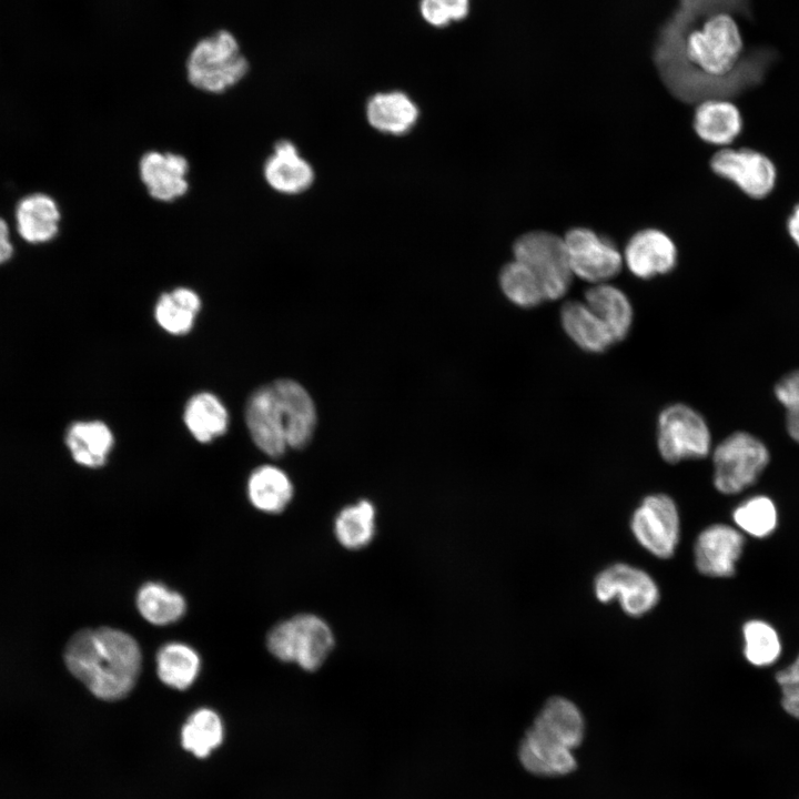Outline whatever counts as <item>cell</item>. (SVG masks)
Here are the masks:
<instances>
[{"label": "cell", "instance_id": "cell-1", "mask_svg": "<svg viewBox=\"0 0 799 799\" xmlns=\"http://www.w3.org/2000/svg\"><path fill=\"white\" fill-rule=\"evenodd\" d=\"M141 658L136 640L110 627L79 630L64 649L69 671L103 700L121 699L132 690Z\"/></svg>", "mask_w": 799, "mask_h": 799}, {"label": "cell", "instance_id": "cell-2", "mask_svg": "<svg viewBox=\"0 0 799 799\" xmlns=\"http://www.w3.org/2000/svg\"><path fill=\"white\" fill-rule=\"evenodd\" d=\"M245 422L254 444L271 457L287 448H303L316 427V408L296 381L282 378L255 390L245 406Z\"/></svg>", "mask_w": 799, "mask_h": 799}, {"label": "cell", "instance_id": "cell-3", "mask_svg": "<svg viewBox=\"0 0 799 799\" xmlns=\"http://www.w3.org/2000/svg\"><path fill=\"white\" fill-rule=\"evenodd\" d=\"M266 645L277 659L315 671L327 659L335 640L324 619L300 614L275 625L267 634Z\"/></svg>", "mask_w": 799, "mask_h": 799}, {"label": "cell", "instance_id": "cell-4", "mask_svg": "<svg viewBox=\"0 0 799 799\" xmlns=\"http://www.w3.org/2000/svg\"><path fill=\"white\" fill-rule=\"evenodd\" d=\"M193 87L210 93H222L246 74L249 63L241 54L234 36L225 30L196 43L186 63Z\"/></svg>", "mask_w": 799, "mask_h": 799}, {"label": "cell", "instance_id": "cell-5", "mask_svg": "<svg viewBox=\"0 0 799 799\" xmlns=\"http://www.w3.org/2000/svg\"><path fill=\"white\" fill-rule=\"evenodd\" d=\"M513 254L537 275L546 300H558L567 293L574 274L563 236L540 230L526 232L514 242Z\"/></svg>", "mask_w": 799, "mask_h": 799}, {"label": "cell", "instance_id": "cell-6", "mask_svg": "<svg viewBox=\"0 0 799 799\" xmlns=\"http://www.w3.org/2000/svg\"><path fill=\"white\" fill-rule=\"evenodd\" d=\"M711 436L705 418L692 407L671 404L665 407L657 424V446L670 464L700 459L709 454Z\"/></svg>", "mask_w": 799, "mask_h": 799}, {"label": "cell", "instance_id": "cell-7", "mask_svg": "<svg viewBox=\"0 0 799 799\" xmlns=\"http://www.w3.org/2000/svg\"><path fill=\"white\" fill-rule=\"evenodd\" d=\"M714 484L722 494H736L752 485L769 462V453L757 437L737 432L714 451Z\"/></svg>", "mask_w": 799, "mask_h": 799}, {"label": "cell", "instance_id": "cell-8", "mask_svg": "<svg viewBox=\"0 0 799 799\" xmlns=\"http://www.w3.org/2000/svg\"><path fill=\"white\" fill-rule=\"evenodd\" d=\"M563 237L574 276L598 284L620 272L623 253L610 239L585 226L572 227Z\"/></svg>", "mask_w": 799, "mask_h": 799}, {"label": "cell", "instance_id": "cell-9", "mask_svg": "<svg viewBox=\"0 0 799 799\" xmlns=\"http://www.w3.org/2000/svg\"><path fill=\"white\" fill-rule=\"evenodd\" d=\"M630 528L646 550L663 559L671 557L680 532L675 502L665 494L646 496L631 516Z\"/></svg>", "mask_w": 799, "mask_h": 799}, {"label": "cell", "instance_id": "cell-10", "mask_svg": "<svg viewBox=\"0 0 799 799\" xmlns=\"http://www.w3.org/2000/svg\"><path fill=\"white\" fill-rule=\"evenodd\" d=\"M711 171L735 184L747 196H768L777 181L775 163L762 152L750 148H722L710 159Z\"/></svg>", "mask_w": 799, "mask_h": 799}, {"label": "cell", "instance_id": "cell-11", "mask_svg": "<svg viewBox=\"0 0 799 799\" xmlns=\"http://www.w3.org/2000/svg\"><path fill=\"white\" fill-rule=\"evenodd\" d=\"M595 595L601 603L617 598L623 610L639 617L656 606L659 591L655 580L643 569L617 563L595 578Z\"/></svg>", "mask_w": 799, "mask_h": 799}, {"label": "cell", "instance_id": "cell-12", "mask_svg": "<svg viewBox=\"0 0 799 799\" xmlns=\"http://www.w3.org/2000/svg\"><path fill=\"white\" fill-rule=\"evenodd\" d=\"M623 259L636 277L650 280L670 273L677 265L678 252L675 242L666 232L647 227L630 236Z\"/></svg>", "mask_w": 799, "mask_h": 799}, {"label": "cell", "instance_id": "cell-13", "mask_svg": "<svg viewBox=\"0 0 799 799\" xmlns=\"http://www.w3.org/2000/svg\"><path fill=\"white\" fill-rule=\"evenodd\" d=\"M744 545V536L737 529L725 524L711 525L696 539V567L706 576L730 577L736 573Z\"/></svg>", "mask_w": 799, "mask_h": 799}, {"label": "cell", "instance_id": "cell-14", "mask_svg": "<svg viewBox=\"0 0 799 799\" xmlns=\"http://www.w3.org/2000/svg\"><path fill=\"white\" fill-rule=\"evenodd\" d=\"M188 160L178 153L149 151L139 162V173L148 193L161 202L183 196L188 189Z\"/></svg>", "mask_w": 799, "mask_h": 799}, {"label": "cell", "instance_id": "cell-15", "mask_svg": "<svg viewBox=\"0 0 799 799\" xmlns=\"http://www.w3.org/2000/svg\"><path fill=\"white\" fill-rule=\"evenodd\" d=\"M522 766L529 772L543 777H558L577 768L572 749L530 727L518 747Z\"/></svg>", "mask_w": 799, "mask_h": 799}, {"label": "cell", "instance_id": "cell-16", "mask_svg": "<svg viewBox=\"0 0 799 799\" xmlns=\"http://www.w3.org/2000/svg\"><path fill=\"white\" fill-rule=\"evenodd\" d=\"M263 174L267 184L283 194H299L307 190L314 180L311 164L304 160L289 140L274 144L273 153L266 159Z\"/></svg>", "mask_w": 799, "mask_h": 799}, {"label": "cell", "instance_id": "cell-17", "mask_svg": "<svg viewBox=\"0 0 799 799\" xmlns=\"http://www.w3.org/2000/svg\"><path fill=\"white\" fill-rule=\"evenodd\" d=\"M692 127L704 142L725 146L739 136L744 121L732 102L725 98H711L698 102Z\"/></svg>", "mask_w": 799, "mask_h": 799}, {"label": "cell", "instance_id": "cell-18", "mask_svg": "<svg viewBox=\"0 0 799 799\" xmlns=\"http://www.w3.org/2000/svg\"><path fill=\"white\" fill-rule=\"evenodd\" d=\"M560 322L567 336L586 352L603 353L616 343L607 326L584 301H567L560 309Z\"/></svg>", "mask_w": 799, "mask_h": 799}, {"label": "cell", "instance_id": "cell-19", "mask_svg": "<svg viewBox=\"0 0 799 799\" xmlns=\"http://www.w3.org/2000/svg\"><path fill=\"white\" fill-rule=\"evenodd\" d=\"M532 727L572 750L585 736L583 714L573 701L558 696L545 702Z\"/></svg>", "mask_w": 799, "mask_h": 799}, {"label": "cell", "instance_id": "cell-20", "mask_svg": "<svg viewBox=\"0 0 799 799\" xmlns=\"http://www.w3.org/2000/svg\"><path fill=\"white\" fill-rule=\"evenodd\" d=\"M366 118L377 131L401 135L407 133L417 122L418 108L401 91L381 92L367 101Z\"/></svg>", "mask_w": 799, "mask_h": 799}, {"label": "cell", "instance_id": "cell-21", "mask_svg": "<svg viewBox=\"0 0 799 799\" xmlns=\"http://www.w3.org/2000/svg\"><path fill=\"white\" fill-rule=\"evenodd\" d=\"M584 297V302L607 326L616 343L628 335L634 311L625 292L606 282L588 287Z\"/></svg>", "mask_w": 799, "mask_h": 799}, {"label": "cell", "instance_id": "cell-22", "mask_svg": "<svg viewBox=\"0 0 799 799\" xmlns=\"http://www.w3.org/2000/svg\"><path fill=\"white\" fill-rule=\"evenodd\" d=\"M65 444L78 464L98 468L105 464L114 445V437L103 422L79 421L69 426Z\"/></svg>", "mask_w": 799, "mask_h": 799}, {"label": "cell", "instance_id": "cell-23", "mask_svg": "<svg viewBox=\"0 0 799 799\" xmlns=\"http://www.w3.org/2000/svg\"><path fill=\"white\" fill-rule=\"evenodd\" d=\"M293 492L290 477L273 465L255 468L247 481V495L251 504L264 513L283 512L292 500Z\"/></svg>", "mask_w": 799, "mask_h": 799}, {"label": "cell", "instance_id": "cell-24", "mask_svg": "<svg viewBox=\"0 0 799 799\" xmlns=\"http://www.w3.org/2000/svg\"><path fill=\"white\" fill-rule=\"evenodd\" d=\"M183 419L192 436L201 443L222 436L229 427L225 406L210 392L198 393L188 401Z\"/></svg>", "mask_w": 799, "mask_h": 799}, {"label": "cell", "instance_id": "cell-25", "mask_svg": "<svg viewBox=\"0 0 799 799\" xmlns=\"http://www.w3.org/2000/svg\"><path fill=\"white\" fill-rule=\"evenodd\" d=\"M16 216L18 231L28 242H45L58 232L60 213L48 195L32 194L24 198L18 204Z\"/></svg>", "mask_w": 799, "mask_h": 799}, {"label": "cell", "instance_id": "cell-26", "mask_svg": "<svg viewBox=\"0 0 799 799\" xmlns=\"http://www.w3.org/2000/svg\"><path fill=\"white\" fill-rule=\"evenodd\" d=\"M201 299L189 287H176L161 294L154 307L158 324L172 335H184L194 325Z\"/></svg>", "mask_w": 799, "mask_h": 799}, {"label": "cell", "instance_id": "cell-27", "mask_svg": "<svg viewBox=\"0 0 799 799\" xmlns=\"http://www.w3.org/2000/svg\"><path fill=\"white\" fill-rule=\"evenodd\" d=\"M375 515L374 505L366 499L344 507L334 520L337 542L351 550L366 547L375 535Z\"/></svg>", "mask_w": 799, "mask_h": 799}, {"label": "cell", "instance_id": "cell-28", "mask_svg": "<svg viewBox=\"0 0 799 799\" xmlns=\"http://www.w3.org/2000/svg\"><path fill=\"white\" fill-rule=\"evenodd\" d=\"M199 670V655L185 644H166L156 655L158 676L171 688L180 690L189 688L196 679Z\"/></svg>", "mask_w": 799, "mask_h": 799}, {"label": "cell", "instance_id": "cell-29", "mask_svg": "<svg viewBox=\"0 0 799 799\" xmlns=\"http://www.w3.org/2000/svg\"><path fill=\"white\" fill-rule=\"evenodd\" d=\"M136 607L141 616L158 626L179 620L185 613V600L159 583H146L136 594Z\"/></svg>", "mask_w": 799, "mask_h": 799}, {"label": "cell", "instance_id": "cell-30", "mask_svg": "<svg viewBox=\"0 0 799 799\" xmlns=\"http://www.w3.org/2000/svg\"><path fill=\"white\" fill-rule=\"evenodd\" d=\"M498 281L504 295L519 307L530 309L546 301L537 275L518 260L514 259L503 266Z\"/></svg>", "mask_w": 799, "mask_h": 799}, {"label": "cell", "instance_id": "cell-31", "mask_svg": "<svg viewBox=\"0 0 799 799\" xmlns=\"http://www.w3.org/2000/svg\"><path fill=\"white\" fill-rule=\"evenodd\" d=\"M223 739L219 715L206 708L194 711L181 731L183 747L198 757H206Z\"/></svg>", "mask_w": 799, "mask_h": 799}, {"label": "cell", "instance_id": "cell-32", "mask_svg": "<svg viewBox=\"0 0 799 799\" xmlns=\"http://www.w3.org/2000/svg\"><path fill=\"white\" fill-rule=\"evenodd\" d=\"M744 654L754 666L773 664L780 656L781 644L777 631L762 620H749L742 627Z\"/></svg>", "mask_w": 799, "mask_h": 799}, {"label": "cell", "instance_id": "cell-33", "mask_svg": "<svg viewBox=\"0 0 799 799\" xmlns=\"http://www.w3.org/2000/svg\"><path fill=\"white\" fill-rule=\"evenodd\" d=\"M732 518L744 532L758 538L771 534L777 525L776 507L766 496L744 502L734 510Z\"/></svg>", "mask_w": 799, "mask_h": 799}, {"label": "cell", "instance_id": "cell-34", "mask_svg": "<svg viewBox=\"0 0 799 799\" xmlns=\"http://www.w3.org/2000/svg\"><path fill=\"white\" fill-rule=\"evenodd\" d=\"M775 394L786 408L788 433L799 443V370L783 376L777 383Z\"/></svg>", "mask_w": 799, "mask_h": 799}, {"label": "cell", "instance_id": "cell-35", "mask_svg": "<svg viewBox=\"0 0 799 799\" xmlns=\"http://www.w3.org/2000/svg\"><path fill=\"white\" fill-rule=\"evenodd\" d=\"M469 10V0H422L423 18L435 27L447 26L452 21L462 20Z\"/></svg>", "mask_w": 799, "mask_h": 799}, {"label": "cell", "instance_id": "cell-36", "mask_svg": "<svg viewBox=\"0 0 799 799\" xmlns=\"http://www.w3.org/2000/svg\"><path fill=\"white\" fill-rule=\"evenodd\" d=\"M781 705L786 712L799 719V687H782Z\"/></svg>", "mask_w": 799, "mask_h": 799}, {"label": "cell", "instance_id": "cell-37", "mask_svg": "<svg viewBox=\"0 0 799 799\" xmlns=\"http://www.w3.org/2000/svg\"><path fill=\"white\" fill-rule=\"evenodd\" d=\"M776 680L781 687H799V656L787 668L776 674Z\"/></svg>", "mask_w": 799, "mask_h": 799}, {"label": "cell", "instance_id": "cell-38", "mask_svg": "<svg viewBox=\"0 0 799 799\" xmlns=\"http://www.w3.org/2000/svg\"><path fill=\"white\" fill-rule=\"evenodd\" d=\"M12 245L9 241V231L6 222L0 219V264L10 259Z\"/></svg>", "mask_w": 799, "mask_h": 799}, {"label": "cell", "instance_id": "cell-39", "mask_svg": "<svg viewBox=\"0 0 799 799\" xmlns=\"http://www.w3.org/2000/svg\"><path fill=\"white\" fill-rule=\"evenodd\" d=\"M787 231L793 243L799 247V202L792 208L787 219Z\"/></svg>", "mask_w": 799, "mask_h": 799}]
</instances>
